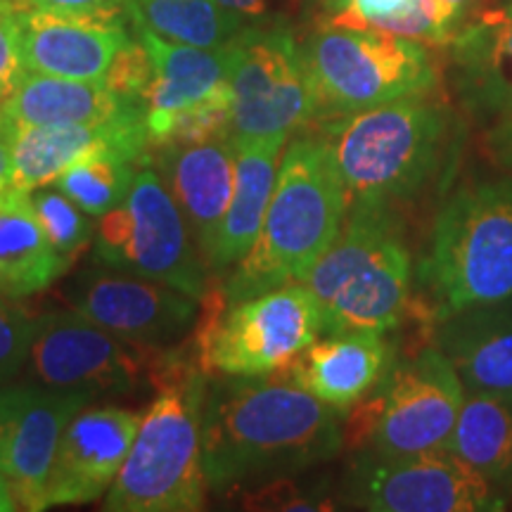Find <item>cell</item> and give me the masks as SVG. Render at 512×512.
I'll list each match as a JSON object with an SVG mask.
<instances>
[{"mask_svg": "<svg viewBox=\"0 0 512 512\" xmlns=\"http://www.w3.org/2000/svg\"><path fill=\"white\" fill-rule=\"evenodd\" d=\"M342 411L278 370L214 382L202 403V465L216 491L285 477L335 458Z\"/></svg>", "mask_w": 512, "mask_h": 512, "instance_id": "cell-1", "label": "cell"}, {"mask_svg": "<svg viewBox=\"0 0 512 512\" xmlns=\"http://www.w3.org/2000/svg\"><path fill=\"white\" fill-rule=\"evenodd\" d=\"M349 195L325 138H294L278 169L264 226L223 285L226 304L304 283L337 240Z\"/></svg>", "mask_w": 512, "mask_h": 512, "instance_id": "cell-2", "label": "cell"}, {"mask_svg": "<svg viewBox=\"0 0 512 512\" xmlns=\"http://www.w3.org/2000/svg\"><path fill=\"white\" fill-rule=\"evenodd\" d=\"M207 373L197 366L159 384L131 451L102 508L110 512H195L204 508L202 403Z\"/></svg>", "mask_w": 512, "mask_h": 512, "instance_id": "cell-3", "label": "cell"}, {"mask_svg": "<svg viewBox=\"0 0 512 512\" xmlns=\"http://www.w3.org/2000/svg\"><path fill=\"white\" fill-rule=\"evenodd\" d=\"M351 202L389 204L418 192L437 171L448 145L439 107L403 98L342 114L325 124Z\"/></svg>", "mask_w": 512, "mask_h": 512, "instance_id": "cell-4", "label": "cell"}, {"mask_svg": "<svg viewBox=\"0 0 512 512\" xmlns=\"http://www.w3.org/2000/svg\"><path fill=\"white\" fill-rule=\"evenodd\" d=\"M425 278L444 316L512 299V181L463 188L441 209Z\"/></svg>", "mask_w": 512, "mask_h": 512, "instance_id": "cell-5", "label": "cell"}, {"mask_svg": "<svg viewBox=\"0 0 512 512\" xmlns=\"http://www.w3.org/2000/svg\"><path fill=\"white\" fill-rule=\"evenodd\" d=\"M320 114L342 117L403 98H422L437 74L420 41L382 29L325 24L302 48Z\"/></svg>", "mask_w": 512, "mask_h": 512, "instance_id": "cell-6", "label": "cell"}, {"mask_svg": "<svg viewBox=\"0 0 512 512\" xmlns=\"http://www.w3.org/2000/svg\"><path fill=\"white\" fill-rule=\"evenodd\" d=\"M204 299L207 320L197 335V361L204 373H278L323 335V306L304 283H287L228 306L221 290L207 292Z\"/></svg>", "mask_w": 512, "mask_h": 512, "instance_id": "cell-7", "label": "cell"}, {"mask_svg": "<svg viewBox=\"0 0 512 512\" xmlns=\"http://www.w3.org/2000/svg\"><path fill=\"white\" fill-rule=\"evenodd\" d=\"M463 380L441 349H425L380 382L373 399L356 408L347 434L375 456L448 448L465 403Z\"/></svg>", "mask_w": 512, "mask_h": 512, "instance_id": "cell-8", "label": "cell"}, {"mask_svg": "<svg viewBox=\"0 0 512 512\" xmlns=\"http://www.w3.org/2000/svg\"><path fill=\"white\" fill-rule=\"evenodd\" d=\"M95 259L102 266L157 280L192 299L207 297V261L162 176L138 171L121 207L102 216Z\"/></svg>", "mask_w": 512, "mask_h": 512, "instance_id": "cell-9", "label": "cell"}, {"mask_svg": "<svg viewBox=\"0 0 512 512\" xmlns=\"http://www.w3.org/2000/svg\"><path fill=\"white\" fill-rule=\"evenodd\" d=\"M230 48L235 140L287 136L320 114L304 53L285 27L242 29Z\"/></svg>", "mask_w": 512, "mask_h": 512, "instance_id": "cell-10", "label": "cell"}, {"mask_svg": "<svg viewBox=\"0 0 512 512\" xmlns=\"http://www.w3.org/2000/svg\"><path fill=\"white\" fill-rule=\"evenodd\" d=\"M356 508L377 512H484L503 510V496L477 467L451 448L356 460L347 479Z\"/></svg>", "mask_w": 512, "mask_h": 512, "instance_id": "cell-11", "label": "cell"}, {"mask_svg": "<svg viewBox=\"0 0 512 512\" xmlns=\"http://www.w3.org/2000/svg\"><path fill=\"white\" fill-rule=\"evenodd\" d=\"M29 373L38 384L64 394L126 396L152 375L138 344L126 342L79 311H53L34 323Z\"/></svg>", "mask_w": 512, "mask_h": 512, "instance_id": "cell-12", "label": "cell"}, {"mask_svg": "<svg viewBox=\"0 0 512 512\" xmlns=\"http://www.w3.org/2000/svg\"><path fill=\"white\" fill-rule=\"evenodd\" d=\"M74 311L138 347H162L185 335L197 299L117 268H86L67 287Z\"/></svg>", "mask_w": 512, "mask_h": 512, "instance_id": "cell-13", "label": "cell"}, {"mask_svg": "<svg viewBox=\"0 0 512 512\" xmlns=\"http://www.w3.org/2000/svg\"><path fill=\"white\" fill-rule=\"evenodd\" d=\"M88 401L48 387H0V472L19 510L48 508V479L62 432Z\"/></svg>", "mask_w": 512, "mask_h": 512, "instance_id": "cell-14", "label": "cell"}, {"mask_svg": "<svg viewBox=\"0 0 512 512\" xmlns=\"http://www.w3.org/2000/svg\"><path fill=\"white\" fill-rule=\"evenodd\" d=\"M138 413L126 408L79 411L64 427L48 479L50 505L91 503L117 479L140 430Z\"/></svg>", "mask_w": 512, "mask_h": 512, "instance_id": "cell-15", "label": "cell"}, {"mask_svg": "<svg viewBox=\"0 0 512 512\" xmlns=\"http://www.w3.org/2000/svg\"><path fill=\"white\" fill-rule=\"evenodd\" d=\"M235 157H238V145L233 136L162 145L150 152L152 164L157 166L164 185L181 209L207 268L219 240L221 223L233 200Z\"/></svg>", "mask_w": 512, "mask_h": 512, "instance_id": "cell-16", "label": "cell"}, {"mask_svg": "<svg viewBox=\"0 0 512 512\" xmlns=\"http://www.w3.org/2000/svg\"><path fill=\"white\" fill-rule=\"evenodd\" d=\"M19 48L27 72L102 81L131 38L124 17H76L17 8Z\"/></svg>", "mask_w": 512, "mask_h": 512, "instance_id": "cell-17", "label": "cell"}, {"mask_svg": "<svg viewBox=\"0 0 512 512\" xmlns=\"http://www.w3.org/2000/svg\"><path fill=\"white\" fill-rule=\"evenodd\" d=\"M411 285V256L399 233L370 256L323 306V335L387 332L399 325Z\"/></svg>", "mask_w": 512, "mask_h": 512, "instance_id": "cell-18", "label": "cell"}, {"mask_svg": "<svg viewBox=\"0 0 512 512\" xmlns=\"http://www.w3.org/2000/svg\"><path fill=\"white\" fill-rule=\"evenodd\" d=\"M387 356L382 332H337L316 339L285 370L306 392L347 413L382 382Z\"/></svg>", "mask_w": 512, "mask_h": 512, "instance_id": "cell-19", "label": "cell"}, {"mask_svg": "<svg viewBox=\"0 0 512 512\" xmlns=\"http://www.w3.org/2000/svg\"><path fill=\"white\" fill-rule=\"evenodd\" d=\"M441 351L465 389L512 403V299L448 313Z\"/></svg>", "mask_w": 512, "mask_h": 512, "instance_id": "cell-20", "label": "cell"}, {"mask_svg": "<svg viewBox=\"0 0 512 512\" xmlns=\"http://www.w3.org/2000/svg\"><path fill=\"white\" fill-rule=\"evenodd\" d=\"M458 88L470 110L512 117V3L484 12L453 38Z\"/></svg>", "mask_w": 512, "mask_h": 512, "instance_id": "cell-21", "label": "cell"}, {"mask_svg": "<svg viewBox=\"0 0 512 512\" xmlns=\"http://www.w3.org/2000/svg\"><path fill=\"white\" fill-rule=\"evenodd\" d=\"M136 38L152 57L150 86L145 91V112L174 114L230 91V48H197L171 43L138 27Z\"/></svg>", "mask_w": 512, "mask_h": 512, "instance_id": "cell-22", "label": "cell"}, {"mask_svg": "<svg viewBox=\"0 0 512 512\" xmlns=\"http://www.w3.org/2000/svg\"><path fill=\"white\" fill-rule=\"evenodd\" d=\"M285 143L287 136L235 140V190L211 254L209 271H223L238 264L259 238L278 181V159Z\"/></svg>", "mask_w": 512, "mask_h": 512, "instance_id": "cell-23", "label": "cell"}, {"mask_svg": "<svg viewBox=\"0 0 512 512\" xmlns=\"http://www.w3.org/2000/svg\"><path fill=\"white\" fill-rule=\"evenodd\" d=\"M128 107L131 102L121 100L105 81L24 72L0 102V114L15 126H69L100 124Z\"/></svg>", "mask_w": 512, "mask_h": 512, "instance_id": "cell-24", "label": "cell"}, {"mask_svg": "<svg viewBox=\"0 0 512 512\" xmlns=\"http://www.w3.org/2000/svg\"><path fill=\"white\" fill-rule=\"evenodd\" d=\"M67 268V261L43 233L29 192L19 188L0 192V294L10 299L29 297L53 285Z\"/></svg>", "mask_w": 512, "mask_h": 512, "instance_id": "cell-25", "label": "cell"}, {"mask_svg": "<svg viewBox=\"0 0 512 512\" xmlns=\"http://www.w3.org/2000/svg\"><path fill=\"white\" fill-rule=\"evenodd\" d=\"M392 235H396V219L389 204L351 202L337 240L311 268L304 285L325 306Z\"/></svg>", "mask_w": 512, "mask_h": 512, "instance_id": "cell-26", "label": "cell"}, {"mask_svg": "<svg viewBox=\"0 0 512 512\" xmlns=\"http://www.w3.org/2000/svg\"><path fill=\"white\" fill-rule=\"evenodd\" d=\"M128 17L166 41L197 48H221L242 31L240 15L216 0H128Z\"/></svg>", "mask_w": 512, "mask_h": 512, "instance_id": "cell-27", "label": "cell"}, {"mask_svg": "<svg viewBox=\"0 0 512 512\" xmlns=\"http://www.w3.org/2000/svg\"><path fill=\"white\" fill-rule=\"evenodd\" d=\"M491 482L512 479V403L496 396L472 394L460 408L451 444Z\"/></svg>", "mask_w": 512, "mask_h": 512, "instance_id": "cell-28", "label": "cell"}, {"mask_svg": "<svg viewBox=\"0 0 512 512\" xmlns=\"http://www.w3.org/2000/svg\"><path fill=\"white\" fill-rule=\"evenodd\" d=\"M133 166L136 162L126 152L112 145H102L76 157L57 176L55 188L64 192L88 216H105L107 211L126 202L133 178H136Z\"/></svg>", "mask_w": 512, "mask_h": 512, "instance_id": "cell-29", "label": "cell"}, {"mask_svg": "<svg viewBox=\"0 0 512 512\" xmlns=\"http://www.w3.org/2000/svg\"><path fill=\"white\" fill-rule=\"evenodd\" d=\"M29 200L43 233L53 242L57 254L72 266V261L88 247V242L93 238V221L64 192L48 190V185L31 190Z\"/></svg>", "mask_w": 512, "mask_h": 512, "instance_id": "cell-30", "label": "cell"}, {"mask_svg": "<svg viewBox=\"0 0 512 512\" xmlns=\"http://www.w3.org/2000/svg\"><path fill=\"white\" fill-rule=\"evenodd\" d=\"M34 323L24 309L0 294V387L10 382L29 361Z\"/></svg>", "mask_w": 512, "mask_h": 512, "instance_id": "cell-31", "label": "cell"}, {"mask_svg": "<svg viewBox=\"0 0 512 512\" xmlns=\"http://www.w3.org/2000/svg\"><path fill=\"white\" fill-rule=\"evenodd\" d=\"M152 74V57L147 53V48L138 41H128L124 48L119 50V55L114 57L110 72L102 81L119 95L121 100L131 102V105H143L145 107V91L150 86Z\"/></svg>", "mask_w": 512, "mask_h": 512, "instance_id": "cell-32", "label": "cell"}, {"mask_svg": "<svg viewBox=\"0 0 512 512\" xmlns=\"http://www.w3.org/2000/svg\"><path fill=\"white\" fill-rule=\"evenodd\" d=\"M27 69L19 48V10L12 0H0V100L8 95Z\"/></svg>", "mask_w": 512, "mask_h": 512, "instance_id": "cell-33", "label": "cell"}, {"mask_svg": "<svg viewBox=\"0 0 512 512\" xmlns=\"http://www.w3.org/2000/svg\"><path fill=\"white\" fill-rule=\"evenodd\" d=\"M242 508L247 510H320V503L299 494L292 482H273L252 486L242 496Z\"/></svg>", "mask_w": 512, "mask_h": 512, "instance_id": "cell-34", "label": "cell"}, {"mask_svg": "<svg viewBox=\"0 0 512 512\" xmlns=\"http://www.w3.org/2000/svg\"><path fill=\"white\" fill-rule=\"evenodd\" d=\"M413 3L415 0H349L347 10H342L337 17L328 19V24L351 29H375L382 22H387V19L406 12Z\"/></svg>", "mask_w": 512, "mask_h": 512, "instance_id": "cell-35", "label": "cell"}, {"mask_svg": "<svg viewBox=\"0 0 512 512\" xmlns=\"http://www.w3.org/2000/svg\"><path fill=\"white\" fill-rule=\"evenodd\" d=\"M17 8H34L76 17H124L128 0H22Z\"/></svg>", "mask_w": 512, "mask_h": 512, "instance_id": "cell-36", "label": "cell"}, {"mask_svg": "<svg viewBox=\"0 0 512 512\" xmlns=\"http://www.w3.org/2000/svg\"><path fill=\"white\" fill-rule=\"evenodd\" d=\"M489 145L494 157L498 159V164L512 174V117H503L496 121L494 131L489 136Z\"/></svg>", "mask_w": 512, "mask_h": 512, "instance_id": "cell-37", "label": "cell"}, {"mask_svg": "<svg viewBox=\"0 0 512 512\" xmlns=\"http://www.w3.org/2000/svg\"><path fill=\"white\" fill-rule=\"evenodd\" d=\"M12 188V138L8 121L0 114V192Z\"/></svg>", "mask_w": 512, "mask_h": 512, "instance_id": "cell-38", "label": "cell"}, {"mask_svg": "<svg viewBox=\"0 0 512 512\" xmlns=\"http://www.w3.org/2000/svg\"><path fill=\"white\" fill-rule=\"evenodd\" d=\"M216 3L240 17H259L266 12V0H216Z\"/></svg>", "mask_w": 512, "mask_h": 512, "instance_id": "cell-39", "label": "cell"}, {"mask_svg": "<svg viewBox=\"0 0 512 512\" xmlns=\"http://www.w3.org/2000/svg\"><path fill=\"white\" fill-rule=\"evenodd\" d=\"M311 3L316 5V8L323 12L325 17L332 19V17H337L342 10H347L349 0H311Z\"/></svg>", "mask_w": 512, "mask_h": 512, "instance_id": "cell-40", "label": "cell"}, {"mask_svg": "<svg viewBox=\"0 0 512 512\" xmlns=\"http://www.w3.org/2000/svg\"><path fill=\"white\" fill-rule=\"evenodd\" d=\"M12 510H19V505L15 501V496H12L8 479H5L3 472H0V512H12Z\"/></svg>", "mask_w": 512, "mask_h": 512, "instance_id": "cell-41", "label": "cell"}, {"mask_svg": "<svg viewBox=\"0 0 512 512\" xmlns=\"http://www.w3.org/2000/svg\"><path fill=\"white\" fill-rule=\"evenodd\" d=\"M12 3H15V5H19V3H22V0H12Z\"/></svg>", "mask_w": 512, "mask_h": 512, "instance_id": "cell-42", "label": "cell"}, {"mask_svg": "<svg viewBox=\"0 0 512 512\" xmlns=\"http://www.w3.org/2000/svg\"><path fill=\"white\" fill-rule=\"evenodd\" d=\"M0 102H3V100H0Z\"/></svg>", "mask_w": 512, "mask_h": 512, "instance_id": "cell-43", "label": "cell"}]
</instances>
